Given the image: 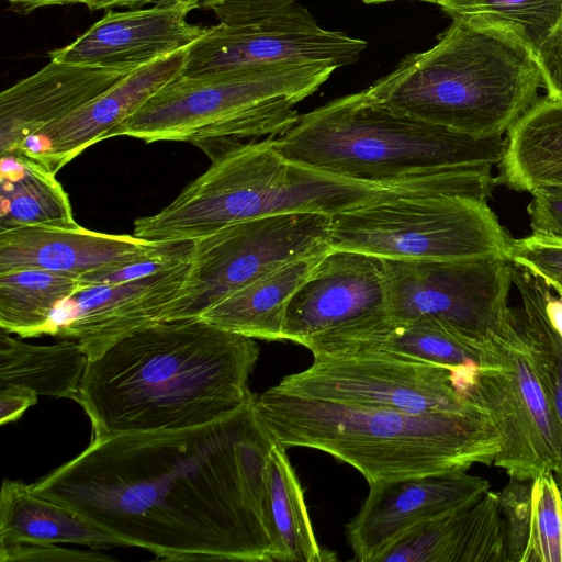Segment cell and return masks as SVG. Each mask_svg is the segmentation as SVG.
I'll return each mask as SVG.
<instances>
[{
	"instance_id": "cell-26",
	"label": "cell",
	"mask_w": 562,
	"mask_h": 562,
	"mask_svg": "<svg viewBox=\"0 0 562 562\" xmlns=\"http://www.w3.org/2000/svg\"><path fill=\"white\" fill-rule=\"evenodd\" d=\"M486 342L470 339L432 317L423 316L404 324L390 323L383 329L340 342L322 355L386 351L458 371L481 367Z\"/></svg>"
},
{
	"instance_id": "cell-40",
	"label": "cell",
	"mask_w": 562,
	"mask_h": 562,
	"mask_svg": "<svg viewBox=\"0 0 562 562\" xmlns=\"http://www.w3.org/2000/svg\"><path fill=\"white\" fill-rule=\"evenodd\" d=\"M24 13L47 5L68 4V0H5Z\"/></svg>"
},
{
	"instance_id": "cell-41",
	"label": "cell",
	"mask_w": 562,
	"mask_h": 562,
	"mask_svg": "<svg viewBox=\"0 0 562 562\" xmlns=\"http://www.w3.org/2000/svg\"><path fill=\"white\" fill-rule=\"evenodd\" d=\"M227 0H194L196 9H210L212 5Z\"/></svg>"
},
{
	"instance_id": "cell-23",
	"label": "cell",
	"mask_w": 562,
	"mask_h": 562,
	"mask_svg": "<svg viewBox=\"0 0 562 562\" xmlns=\"http://www.w3.org/2000/svg\"><path fill=\"white\" fill-rule=\"evenodd\" d=\"M506 134L495 184L529 193L562 187V99H538Z\"/></svg>"
},
{
	"instance_id": "cell-1",
	"label": "cell",
	"mask_w": 562,
	"mask_h": 562,
	"mask_svg": "<svg viewBox=\"0 0 562 562\" xmlns=\"http://www.w3.org/2000/svg\"><path fill=\"white\" fill-rule=\"evenodd\" d=\"M252 401L205 425L92 438L30 485L159 559L272 562L263 494L276 441Z\"/></svg>"
},
{
	"instance_id": "cell-18",
	"label": "cell",
	"mask_w": 562,
	"mask_h": 562,
	"mask_svg": "<svg viewBox=\"0 0 562 562\" xmlns=\"http://www.w3.org/2000/svg\"><path fill=\"white\" fill-rule=\"evenodd\" d=\"M188 48L132 71L76 111L26 138L14 153L56 175L86 148L105 139L153 94L181 75Z\"/></svg>"
},
{
	"instance_id": "cell-11",
	"label": "cell",
	"mask_w": 562,
	"mask_h": 562,
	"mask_svg": "<svg viewBox=\"0 0 562 562\" xmlns=\"http://www.w3.org/2000/svg\"><path fill=\"white\" fill-rule=\"evenodd\" d=\"M329 216L282 214L228 225L192 241L190 265L169 321L196 318L278 267L330 250Z\"/></svg>"
},
{
	"instance_id": "cell-4",
	"label": "cell",
	"mask_w": 562,
	"mask_h": 562,
	"mask_svg": "<svg viewBox=\"0 0 562 562\" xmlns=\"http://www.w3.org/2000/svg\"><path fill=\"white\" fill-rule=\"evenodd\" d=\"M258 423L285 449L324 451L373 484L494 463L499 437L484 409L409 413L288 393L272 386L254 396Z\"/></svg>"
},
{
	"instance_id": "cell-7",
	"label": "cell",
	"mask_w": 562,
	"mask_h": 562,
	"mask_svg": "<svg viewBox=\"0 0 562 562\" xmlns=\"http://www.w3.org/2000/svg\"><path fill=\"white\" fill-rule=\"evenodd\" d=\"M336 67L284 64L186 77L153 94L106 136L224 144L277 137L297 120L294 106L316 92Z\"/></svg>"
},
{
	"instance_id": "cell-42",
	"label": "cell",
	"mask_w": 562,
	"mask_h": 562,
	"mask_svg": "<svg viewBox=\"0 0 562 562\" xmlns=\"http://www.w3.org/2000/svg\"><path fill=\"white\" fill-rule=\"evenodd\" d=\"M362 1L368 4H375V3H384V2L395 1V0H362ZM415 1L428 2V3L435 4L436 0H415Z\"/></svg>"
},
{
	"instance_id": "cell-15",
	"label": "cell",
	"mask_w": 562,
	"mask_h": 562,
	"mask_svg": "<svg viewBox=\"0 0 562 562\" xmlns=\"http://www.w3.org/2000/svg\"><path fill=\"white\" fill-rule=\"evenodd\" d=\"M190 257L124 282L85 288L55 311L46 335L80 344L88 359L117 339L168 322Z\"/></svg>"
},
{
	"instance_id": "cell-33",
	"label": "cell",
	"mask_w": 562,
	"mask_h": 562,
	"mask_svg": "<svg viewBox=\"0 0 562 562\" xmlns=\"http://www.w3.org/2000/svg\"><path fill=\"white\" fill-rule=\"evenodd\" d=\"M532 481L510 477L497 495L504 533L505 562H524L531 529Z\"/></svg>"
},
{
	"instance_id": "cell-2",
	"label": "cell",
	"mask_w": 562,
	"mask_h": 562,
	"mask_svg": "<svg viewBox=\"0 0 562 562\" xmlns=\"http://www.w3.org/2000/svg\"><path fill=\"white\" fill-rule=\"evenodd\" d=\"M254 338L202 318L161 322L88 359L76 402L92 438L205 425L250 403Z\"/></svg>"
},
{
	"instance_id": "cell-9",
	"label": "cell",
	"mask_w": 562,
	"mask_h": 562,
	"mask_svg": "<svg viewBox=\"0 0 562 562\" xmlns=\"http://www.w3.org/2000/svg\"><path fill=\"white\" fill-rule=\"evenodd\" d=\"M460 390L487 413L499 437L495 467L520 481L554 473L558 424L519 308L488 338L481 367L463 374Z\"/></svg>"
},
{
	"instance_id": "cell-20",
	"label": "cell",
	"mask_w": 562,
	"mask_h": 562,
	"mask_svg": "<svg viewBox=\"0 0 562 562\" xmlns=\"http://www.w3.org/2000/svg\"><path fill=\"white\" fill-rule=\"evenodd\" d=\"M136 69L50 60L0 94V154L14 153L30 136L100 95Z\"/></svg>"
},
{
	"instance_id": "cell-38",
	"label": "cell",
	"mask_w": 562,
	"mask_h": 562,
	"mask_svg": "<svg viewBox=\"0 0 562 562\" xmlns=\"http://www.w3.org/2000/svg\"><path fill=\"white\" fill-rule=\"evenodd\" d=\"M37 400L38 395L27 387L11 385L0 389V424L19 419Z\"/></svg>"
},
{
	"instance_id": "cell-28",
	"label": "cell",
	"mask_w": 562,
	"mask_h": 562,
	"mask_svg": "<svg viewBox=\"0 0 562 562\" xmlns=\"http://www.w3.org/2000/svg\"><path fill=\"white\" fill-rule=\"evenodd\" d=\"M87 363L77 341L32 345L0 330V389L23 386L37 395L76 401Z\"/></svg>"
},
{
	"instance_id": "cell-10",
	"label": "cell",
	"mask_w": 562,
	"mask_h": 562,
	"mask_svg": "<svg viewBox=\"0 0 562 562\" xmlns=\"http://www.w3.org/2000/svg\"><path fill=\"white\" fill-rule=\"evenodd\" d=\"M220 23L206 27L187 53L181 76L284 64L344 67L367 42L323 29L297 0H227L212 5Z\"/></svg>"
},
{
	"instance_id": "cell-13",
	"label": "cell",
	"mask_w": 562,
	"mask_h": 562,
	"mask_svg": "<svg viewBox=\"0 0 562 562\" xmlns=\"http://www.w3.org/2000/svg\"><path fill=\"white\" fill-rule=\"evenodd\" d=\"M274 386L304 396L419 414L483 409L461 394L452 370L386 351L317 355L306 370Z\"/></svg>"
},
{
	"instance_id": "cell-22",
	"label": "cell",
	"mask_w": 562,
	"mask_h": 562,
	"mask_svg": "<svg viewBox=\"0 0 562 562\" xmlns=\"http://www.w3.org/2000/svg\"><path fill=\"white\" fill-rule=\"evenodd\" d=\"M16 543L130 547L68 506L35 493L31 485L4 480L0 495V546Z\"/></svg>"
},
{
	"instance_id": "cell-21",
	"label": "cell",
	"mask_w": 562,
	"mask_h": 562,
	"mask_svg": "<svg viewBox=\"0 0 562 562\" xmlns=\"http://www.w3.org/2000/svg\"><path fill=\"white\" fill-rule=\"evenodd\" d=\"M374 562H505L496 493L411 528Z\"/></svg>"
},
{
	"instance_id": "cell-35",
	"label": "cell",
	"mask_w": 562,
	"mask_h": 562,
	"mask_svg": "<svg viewBox=\"0 0 562 562\" xmlns=\"http://www.w3.org/2000/svg\"><path fill=\"white\" fill-rule=\"evenodd\" d=\"M527 207L532 234L562 241V187H544L531 192Z\"/></svg>"
},
{
	"instance_id": "cell-27",
	"label": "cell",
	"mask_w": 562,
	"mask_h": 562,
	"mask_svg": "<svg viewBox=\"0 0 562 562\" xmlns=\"http://www.w3.org/2000/svg\"><path fill=\"white\" fill-rule=\"evenodd\" d=\"M56 175L12 153L1 156L0 232L27 227H76L68 194Z\"/></svg>"
},
{
	"instance_id": "cell-8",
	"label": "cell",
	"mask_w": 562,
	"mask_h": 562,
	"mask_svg": "<svg viewBox=\"0 0 562 562\" xmlns=\"http://www.w3.org/2000/svg\"><path fill=\"white\" fill-rule=\"evenodd\" d=\"M512 239L487 201L457 193L394 195L329 217L331 249L380 259L505 257Z\"/></svg>"
},
{
	"instance_id": "cell-34",
	"label": "cell",
	"mask_w": 562,
	"mask_h": 562,
	"mask_svg": "<svg viewBox=\"0 0 562 562\" xmlns=\"http://www.w3.org/2000/svg\"><path fill=\"white\" fill-rule=\"evenodd\" d=\"M505 258L542 278L562 295V241L553 238L530 236L512 239Z\"/></svg>"
},
{
	"instance_id": "cell-12",
	"label": "cell",
	"mask_w": 562,
	"mask_h": 562,
	"mask_svg": "<svg viewBox=\"0 0 562 562\" xmlns=\"http://www.w3.org/2000/svg\"><path fill=\"white\" fill-rule=\"evenodd\" d=\"M382 261L393 324L428 316L485 342L512 314V263L505 257Z\"/></svg>"
},
{
	"instance_id": "cell-36",
	"label": "cell",
	"mask_w": 562,
	"mask_h": 562,
	"mask_svg": "<svg viewBox=\"0 0 562 562\" xmlns=\"http://www.w3.org/2000/svg\"><path fill=\"white\" fill-rule=\"evenodd\" d=\"M112 557L95 551L67 549L57 543H16L0 546V561H113Z\"/></svg>"
},
{
	"instance_id": "cell-24",
	"label": "cell",
	"mask_w": 562,
	"mask_h": 562,
	"mask_svg": "<svg viewBox=\"0 0 562 562\" xmlns=\"http://www.w3.org/2000/svg\"><path fill=\"white\" fill-rule=\"evenodd\" d=\"M326 252L278 267L222 300L199 318L249 338L283 340L290 300Z\"/></svg>"
},
{
	"instance_id": "cell-19",
	"label": "cell",
	"mask_w": 562,
	"mask_h": 562,
	"mask_svg": "<svg viewBox=\"0 0 562 562\" xmlns=\"http://www.w3.org/2000/svg\"><path fill=\"white\" fill-rule=\"evenodd\" d=\"M171 243L81 227L27 226L0 232V273L44 269L79 278L154 256Z\"/></svg>"
},
{
	"instance_id": "cell-25",
	"label": "cell",
	"mask_w": 562,
	"mask_h": 562,
	"mask_svg": "<svg viewBox=\"0 0 562 562\" xmlns=\"http://www.w3.org/2000/svg\"><path fill=\"white\" fill-rule=\"evenodd\" d=\"M263 515L272 542V561L323 562L336 560L317 542L301 483L285 448L274 442L265 473Z\"/></svg>"
},
{
	"instance_id": "cell-31",
	"label": "cell",
	"mask_w": 562,
	"mask_h": 562,
	"mask_svg": "<svg viewBox=\"0 0 562 562\" xmlns=\"http://www.w3.org/2000/svg\"><path fill=\"white\" fill-rule=\"evenodd\" d=\"M452 19L512 35L537 55L562 20V0H436Z\"/></svg>"
},
{
	"instance_id": "cell-37",
	"label": "cell",
	"mask_w": 562,
	"mask_h": 562,
	"mask_svg": "<svg viewBox=\"0 0 562 562\" xmlns=\"http://www.w3.org/2000/svg\"><path fill=\"white\" fill-rule=\"evenodd\" d=\"M547 95L562 99V20L536 55Z\"/></svg>"
},
{
	"instance_id": "cell-29",
	"label": "cell",
	"mask_w": 562,
	"mask_h": 562,
	"mask_svg": "<svg viewBox=\"0 0 562 562\" xmlns=\"http://www.w3.org/2000/svg\"><path fill=\"white\" fill-rule=\"evenodd\" d=\"M80 290L78 278L49 270L0 273V329L20 338L46 335L57 307Z\"/></svg>"
},
{
	"instance_id": "cell-32",
	"label": "cell",
	"mask_w": 562,
	"mask_h": 562,
	"mask_svg": "<svg viewBox=\"0 0 562 562\" xmlns=\"http://www.w3.org/2000/svg\"><path fill=\"white\" fill-rule=\"evenodd\" d=\"M524 562H562V496L553 474L532 480L531 529Z\"/></svg>"
},
{
	"instance_id": "cell-5",
	"label": "cell",
	"mask_w": 562,
	"mask_h": 562,
	"mask_svg": "<svg viewBox=\"0 0 562 562\" xmlns=\"http://www.w3.org/2000/svg\"><path fill=\"white\" fill-rule=\"evenodd\" d=\"M535 54L512 35L452 19L429 49L412 53L366 91L376 102L477 138L503 136L538 100Z\"/></svg>"
},
{
	"instance_id": "cell-39",
	"label": "cell",
	"mask_w": 562,
	"mask_h": 562,
	"mask_svg": "<svg viewBox=\"0 0 562 562\" xmlns=\"http://www.w3.org/2000/svg\"><path fill=\"white\" fill-rule=\"evenodd\" d=\"M161 0H68V4L80 3L89 10H110L112 8H133L138 9L145 4L157 3Z\"/></svg>"
},
{
	"instance_id": "cell-3",
	"label": "cell",
	"mask_w": 562,
	"mask_h": 562,
	"mask_svg": "<svg viewBox=\"0 0 562 562\" xmlns=\"http://www.w3.org/2000/svg\"><path fill=\"white\" fill-rule=\"evenodd\" d=\"M470 190V175L462 169L394 182L344 177L286 157L268 137L217 153L170 204L136 218L133 235L156 243L193 241L249 220L303 213L330 217L394 195Z\"/></svg>"
},
{
	"instance_id": "cell-16",
	"label": "cell",
	"mask_w": 562,
	"mask_h": 562,
	"mask_svg": "<svg viewBox=\"0 0 562 562\" xmlns=\"http://www.w3.org/2000/svg\"><path fill=\"white\" fill-rule=\"evenodd\" d=\"M359 513L348 522L353 560L375 558L411 528L465 506L490 491L487 480L448 471L369 484Z\"/></svg>"
},
{
	"instance_id": "cell-14",
	"label": "cell",
	"mask_w": 562,
	"mask_h": 562,
	"mask_svg": "<svg viewBox=\"0 0 562 562\" xmlns=\"http://www.w3.org/2000/svg\"><path fill=\"white\" fill-rule=\"evenodd\" d=\"M391 323L382 259L330 249L293 294L283 340L314 355Z\"/></svg>"
},
{
	"instance_id": "cell-6",
	"label": "cell",
	"mask_w": 562,
	"mask_h": 562,
	"mask_svg": "<svg viewBox=\"0 0 562 562\" xmlns=\"http://www.w3.org/2000/svg\"><path fill=\"white\" fill-rule=\"evenodd\" d=\"M274 139L286 157L372 182L497 166L506 145L503 136L477 138L394 111L366 90L299 115Z\"/></svg>"
},
{
	"instance_id": "cell-30",
	"label": "cell",
	"mask_w": 562,
	"mask_h": 562,
	"mask_svg": "<svg viewBox=\"0 0 562 562\" xmlns=\"http://www.w3.org/2000/svg\"><path fill=\"white\" fill-rule=\"evenodd\" d=\"M512 281L521 297L522 306L519 312L522 325L558 424L560 461L553 476L562 496V336L551 323L546 310L547 282L513 263Z\"/></svg>"
},
{
	"instance_id": "cell-17",
	"label": "cell",
	"mask_w": 562,
	"mask_h": 562,
	"mask_svg": "<svg viewBox=\"0 0 562 562\" xmlns=\"http://www.w3.org/2000/svg\"><path fill=\"white\" fill-rule=\"evenodd\" d=\"M194 9V0H161L148 9L109 10L48 57L86 67L137 69L190 47L205 33L206 27L187 21Z\"/></svg>"
}]
</instances>
